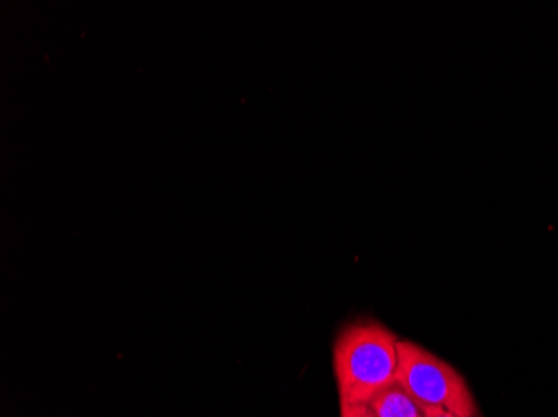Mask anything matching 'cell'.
<instances>
[{"label": "cell", "instance_id": "obj_1", "mask_svg": "<svg viewBox=\"0 0 558 417\" xmlns=\"http://www.w3.org/2000/svg\"><path fill=\"white\" fill-rule=\"evenodd\" d=\"M400 339L375 321L341 329L333 344V372L341 404H366L397 381Z\"/></svg>", "mask_w": 558, "mask_h": 417}, {"label": "cell", "instance_id": "obj_2", "mask_svg": "<svg viewBox=\"0 0 558 417\" xmlns=\"http://www.w3.org/2000/svg\"><path fill=\"white\" fill-rule=\"evenodd\" d=\"M397 381L426 407H441L460 417H476V403L465 378L441 357L400 339Z\"/></svg>", "mask_w": 558, "mask_h": 417}, {"label": "cell", "instance_id": "obj_3", "mask_svg": "<svg viewBox=\"0 0 558 417\" xmlns=\"http://www.w3.org/2000/svg\"><path fill=\"white\" fill-rule=\"evenodd\" d=\"M376 417H426V406L400 384L391 382L365 404Z\"/></svg>", "mask_w": 558, "mask_h": 417}, {"label": "cell", "instance_id": "obj_4", "mask_svg": "<svg viewBox=\"0 0 558 417\" xmlns=\"http://www.w3.org/2000/svg\"><path fill=\"white\" fill-rule=\"evenodd\" d=\"M341 417H376L365 404H341Z\"/></svg>", "mask_w": 558, "mask_h": 417}, {"label": "cell", "instance_id": "obj_5", "mask_svg": "<svg viewBox=\"0 0 558 417\" xmlns=\"http://www.w3.org/2000/svg\"><path fill=\"white\" fill-rule=\"evenodd\" d=\"M426 417H460L457 414L448 413L441 407H426Z\"/></svg>", "mask_w": 558, "mask_h": 417}]
</instances>
